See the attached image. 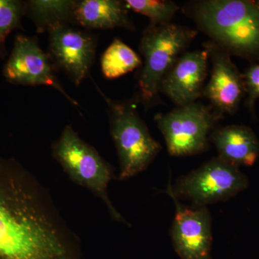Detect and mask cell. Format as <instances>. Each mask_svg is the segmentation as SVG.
Segmentation results:
<instances>
[{
    "mask_svg": "<svg viewBox=\"0 0 259 259\" xmlns=\"http://www.w3.org/2000/svg\"><path fill=\"white\" fill-rule=\"evenodd\" d=\"M0 259H81L50 195L13 158L0 157Z\"/></svg>",
    "mask_w": 259,
    "mask_h": 259,
    "instance_id": "cell-1",
    "label": "cell"
},
{
    "mask_svg": "<svg viewBox=\"0 0 259 259\" xmlns=\"http://www.w3.org/2000/svg\"><path fill=\"white\" fill-rule=\"evenodd\" d=\"M191 15L202 31L230 54L259 56V1L202 0Z\"/></svg>",
    "mask_w": 259,
    "mask_h": 259,
    "instance_id": "cell-2",
    "label": "cell"
},
{
    "mask_svg": "<svg viewBox=\"0 0 259 259\" xmlns=\"http://www.w3.org/2000/svg\"><path fill=\"white\" fill-rule=\"evenodd\" d=\"M197 34L193 29L172 23L149 25L145 30L140 42L144 63L139 74V100L146 108L158 102L162 79Z\"/></svg>",
    "mask_w": 259,
    "mask_h": 259,
    "instance_id": "cell-3",
    "label": "cell"
},
{
    "mask_svg": "<svg viewBox=\"0 0 259 259\" xmlns=\"http://www.w3.org/2000/svg\"><path fill=\"white\" fill-rule=\"evenodd\" d=\"M96 88L108 107L110 132L120 162L119 178L127 180L148 168L161 146L151 136L134 102L115 101Z\"/></svg>",
    "mask_w": 259,
    "mask_h": 259,
    "instance_id": "cell-4",
    "label": "cell"
},
{
    "mask_svg": "<svg viewBox=\"0 0 259 259\" xmlns=\"http://www.w3.org/2000/svg\"><path fill=\"white\" fill-rule=\"evenodd\" d=\"M52 154L74 183L91 191L106 205L116 221L125 223L108 197L112 167L91 145L81 139L72 126L67 125L52 145Z\"/></svg>",
    "mask_w": 259,
    "mask_h": 259,
    "instance_id": "cell-5",
    "label": "cell"
},
{
    "mask_svg": "<svg viewBox=\"0 0 259 259\" xmlns=\"http://www.w3.org/2000/svg\"><path fill=\"white\" fill-rule=\"evenodd\" d=\"M248 179L239 167L221 158H212L171 185L167 194L180 200L185 199L194 207H206L223 202L241 193L248 187Z\"/></svg>",
    "mask_w": 259,
    "mask_h": 259,
    "instance_id": "cell-6",
    "label": "cell"
},
{
    "mask_svg": "<svg viewBox=\"0 0 259 259\" xmlns=\"http://www.w3.org/2000/svg\"><path fill=\"white\" fill-rule=\"evenodd\" d=\"M219 115L210 107L194 102L155 117L170 155L190 156L208 148Z\"/></svg>",
    "mask_w": 259,
    "mask_h": 259,
    "instance_id": "cell-7",
    "label": "cell"
},
{
    "mask_svg": "<svg viewBox=\"0 0 259 259\" xmlns=\"http://www.w3.org/2000/svg\"><path fill=\"white\" fill-rule=\"evenodd\" d=\"M3 76L8 82L23 86L51 87L74 107L79 104L61 86L50 56L39 46L35 37L18 34L11 54L4 65Z\"/></svg>",
    "mask_w": 259,
    "mask_h": 259,
    "instance_id": "cell-8",
    "label": "cell"
},
{
    "mask_svg": "<svg viewBox=\"0 0 259 259\" xmlns=\"http://www.w3.org/2000/svg\"><path fill=\"white\" fill-rule=\"evenodd\" d=\"M49 34L51 61L79 86L90 76L95 62L96 35L74 25L58 27Z\"/></svg>",
    "mask_w": 259,
    "mask_h": 259,
    "instance_id": "cell-9",
    "label": "cell"
},
{
    "mask_svg": "<svg viewBox=\"0 0 259 259\" xmlns=\"http://www.w3.org/2000/svg\"><path fill=\"white\" fill-rule=\"evenodd\" d=\"M204 48L209 52L211 71L202 96L209 100L220 117L233 115L245 95L243 74L231 61L228 51L212 41L207 42Z\"/></svg>",
    "mask_w": 259,
    "mask_h": 259,
    "instance_id": "cell-10",
    "label": "cell"
},
{
    "mask_svg": "<svg viewBox=\"0 0 259 259\" xmlns=\"http://www.w3.org/2000/svg\"><path fill=\"white\" fill-rule=\"evenodd\" d=\"M176 207L171 229L174 248L181 259H211L212 219L206 207H187L169 195Z\"/></svg>",
    "mask_w": 259,
    "mask_h": 259,
    "instance_id": "cell-11",
    "label": "cell"
},
{
    "mask_svg": "<svg viewBox=\"0 0 259 259\" xmlns=\"http://www.w3.org/2000/svg\"><path fill=\"white\" fill-rule=\"evenodd\" d=\"M208 62L206 48L184 53L162 79L159 93L165 94L177 107L197 101L203 95Z\"/></svg>",
    "mask_w": 259,
    "mask_h": 259,
    "instance_id": "cell-12",
    "label": "cell"
},
{
    "mask_svg": "<svg viewBox=\"0 0 259 259\" xmlns=\"http://www.w3.org/2000/svg\"><path fill=\"white\" fill-rule=\"evenodd\" d=\"M210 141L218 157L239 167L254 164L259 156V140L253 131L243 125H228L212 131Z\"/></svg>",
    "mask_w": 259,
    "mask_h": 259,
    "instance_id": "cell-13",
    "label": "cell"
},
{
    "mask_svg": "<svg viewBox=\"0 0 259 259\" xmlns=\"http://www.w3.org/2000/svg\"><path fill=\"white\" fill-rule=\"evenodd\" d=\"M74 25L85 30L122 28L134 30L125 2L118 0H81L76 2Z\"/></svg>",
    "mask_w": 259,
    "mask_h": 259,
    "instance_id": "cell-14",
    "label": "cell"
},
{
    "mask_svg": "<svg viewBox=\"0 0 259 259\" xmlns=\"http://www.w3.org/2000/svg\"><path fill=\"white\" fill-rule=\"evenodd\" d=\"M25 15L33 22L37 32H50L62 25H74V0H29Z\"/></svg>",
    "mask_w": 259,
    "mask_h": 259,
    "instance_id": "cell-15",
    "label": "cell"
},
{
    "mask_svg": "<svg viewBox=\"0 0 259 259\" xmlns=\"http://www.w3.org/2000/svg\"><path fill=\"white\" fill-rule=\"evenodd\" d=\"M141 64L140 56L118 38L114 39L101 58L102 74L108 79L120 77Z\"/></svg>",
    "mask_w": 259,
    "mask_h": 259,
    "instance_id": "cell-16",
    "label": "cell"
},
{
    "mask_svg": "<svg viewBox=\"0 0 259 259\" xmlns=\"http://www.w3.org/2000/svg\"><path fill=\"white\" fill-rule=\"evenodd\" d=\"M25 15V1L0 0V59L8 56L7 38L15 30L22 29V19Z\"/></svg>",
    "mask_w": 259,
    "mask_h": 259,
    "instance_id": "cell-17",
    "label": "cell"
},
{
    "mask_svg": "<svg viewBox=\"0 0 259 259\" xmlns=\"http://www.w3.org/2000/svg\"><path fill=\"white\" fill-rule=\"evenodd\" d=\"M124 2L128 9L149 18L150 25H153L171 23V19L180 10V7L171 1L125 0Z\"/></svg>",
    "mask_w": 259,
    "mask_h": 259,
    "instance_id": "cell-18",
    "label": "cell"
},
{
    "mask_svg": "<svg viewBox=\"0 0 259 259\" xmlns=\"http://www.w3.org/2000/svg\"><path fill=\"white\" fill-rule=\"evenodd\" d=\"M243 76L247 106L253 111L255 102L259 99V62L250 66Z\"/></svg>",
    "mask_w": 259,
    "mask_h": 259,
    "instance_id": "cell-19",
    "label": "cell"
}]
</instances>
